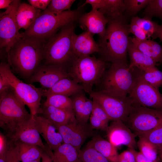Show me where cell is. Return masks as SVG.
<instances>
[{"label": "cell", "mask_w": 162, "mask_h": 162, "mask_svg": "<svg viewBox=\"0 0 162 162\" xmlns=\"http://www.w3.org/2000/svg\"><path fill=\"white\" fill-rule=\"evenodd\" d=\"M53 153V162H78L79 151L70 145L63 143Z\"/></svg>", "instance_id": "obj_30"}, {"label": "cell", "mask_w": 162, "mask_h": 162, "mask_svg": "<svg viewBox=\"0 0 162 162\" xmlns=\"http://www.w3.org/2000/svg\"><path fill=\"white\" fill-rule=\"evenodd\" d=\"M89 94L112 121H121L124 122L134 106L128 96H120L100 90L92 91Z\"/></svg>", "instance_id": "obj_9"}, {"label": "cell", "mask_w": 162, "mask_h": 162, "mask_svg": "<svg viewBox=\"0 0 162 162\" xmlns=\"http://www.w3.org/2000/svg\"><path fill=\"white\" fill-rule=\"evenodd\" d=\"M78 20L80 28L84 31L93 34H98L100 38L104 35L109 22V20L98 10H92L82 14Z\"/></svg>", "instance_id": "obj_18"}, {"label": "cell", "mask_w": 162, "mask_h": 162, "mask_svg": "<svg viewBox=\"0 0 162 162\" xmlns=\"http://www.w3.org/2000/svg\"><path fill=\"white\" fill-rule=\"evenodd\" d=\"M46 99L44 103L55 107L74 111L72 100L69 97L57 94H51L47 96Z\"/></svg>", "instance_id": "obj_32"}, {"label": "cell", "mask_w": 162, "mask_h": 162, "mask_svg": "<svg viewBox=\"0 0 162 162\" xmlns=\"http://www.w3.org/2000/svg\"><path fill=\"white\" fill-rule=\"evenodd\" d=\"M0 74L4 77L20 99L28 107L32 116L38 114L45 89L38 88L32 84L23 82L11 70L9 64L2 62L0 64Z\"/></svg>", "instance_id": "obj_8"}, {"label": "cell", "mask_w": 162, "mask_h": 162, "mask_svg": "<svg viewBox=\"0 0 162 162\" xmlns=\"http://www.w3.org/2000/svg\"><path fill=\"white\" fill-rule=\"evenodd\" d=\"M106 131L108 141L116 147L124 145L135 149L137 146L136 135L122 121H112Z\"/></svg>", "instance_id": "obj_16"}, {"label": "cell", "mask_w": 162, "mask_h": 162, "mask_svg": "<svg viewBox=\"0 0 162 162\" xmlns=\"http://www.w3.org/2000/svg\"><path fill=\"white\" fill-rule=\"evenodd\" d=\"M55 14L43 11L33 23L23 32L26 36L46 40L65 25L78 20L81 8Z\"/></svg>", "instance_id": "obj_6"}, {"label": "cell", "mask_w": 162, "mask_h": 162, "mask_svg": "<svg viewBox=\"0 0 162 162\" xmlns=\"http://www.w3.org/2000/svg\"><path fill=\"white\" fill-rule=\"evenodd\" d=\"M37 129L52 151L63 143L62 135L56 126L48 119L39 115L34 116Z\"/></svg>", "instance_id": "obj_17"}, {"label": "cell", "mask_w": 162, "mask_h": 162, "mask_svg": "<svg viewBox=\"0 0 162 162\" xmlns=\"http://www.w3.org/2000/svg\"><path fill=\"white\" fill-rule=\"evenodd\" d=\"M128 26L129 33L134 34L137 39L140 41H143L148 38L145 32L134 22L131 21Z\"/></svg>", "instance_id": "obj_40"}, {"label": "cell", "mask_w": 162, "mask_h": 162, "mask_svg": "<svg viewBox=\"0 0 162 162\" xmlns=\"http://www.w3.org/2000/svg\"><path fill=\"white\" fill-rule=\"evenodd\" d=\"M86 146L92 148L110 162H117L118 155L116 147L99 135H95Z\"/></svg>", "instance_id": "obj_25"}, {"label": "cell", "mask_w": 162, "mask_h": 162, "mask_svg": "<svg viewBox=\"0 0 162 162\" xmlns=\"http://www.w3.org/2000/svg\"><path fill=\"white\" fill-rule=\"evenodd\" d=\"M9 140L2 133H0V156L6 155L8 149Z\"/></svg>", "instance_id": "obj_42"}, {"label": "cell", "mask_w": 162, "mask_h": 162, "mask_svg": "<svg viewBox=\"0 0 162 162\" xmlns=\"http://www.w3.org/2000/svg\"><path fill=\"white\" fill-rule=\"evenodd\" d=\"M10 86L5 78L0 74V93L8 88Z\"/></svg>", "instance_id": "obj_47"}, {"label": "cell", "mask_w": 162, "mask_h": 162, "mask_svg": "<svg viewBox=\"0 0 162 162\" xmlns=\"http://www.w3.org/2000/svg\"><path fill=\"white\" fill-rule=\"evenodd\" d=\"M83 91L82 86L70 78H63L50 88L45 90L43 97L53 94L69 97Z\"/></svg>", "instance_id": "obj_24"}, {"label": "cell", "mask_w": 162, "mask_h": 162, "mask_svg": "<svg viewBox=\"0 0 162 162\" xmlns=\"http://www.w3.org/2000/svg\"><path fill=\"white\" fill-rule=\"evenodd\" d=\"M159 154V157L160 160L162 161V152L158 153Z\"/></svg>", "instance_id": "obj_52"}, {"label": "cell", "mask_w": 162, "mask_h": 162, "mask_svg": "<svg viewBox=\"0 0 162 162\" xmlns=\"http://www.w3.org/2000/svg\"><path fill=\"white\" fill-rule=\"evenodd\" d=\"M98 10L109 20L124 18L123 15L125 10L124 0H104L103 7Z\"/></svg>", "instance_id": "obj_28"}, {"label": "cell", "mask_w": 162, "mask_h": 162, "mask_svg": "<svg viewBox=\"0 0 162 162\" xmlns=\"http://www.w3.org/2000/svg\"><path fill=\"white\" fill-rule=\"evenodd\" d=\"M28 1L29 4L34 8L44 11L46 9L51 0H28Z\"/></svg>", "instance_id": "obj_43"}, {"label": "cell", "mask_w": 162, "mask_h": 162, "mask_svg": "<svg viewBox=\"0 0 162 162\" xmlns=\"http://www.w3.org/2000/svg\"><path fill=\"white\" fill-rule=\"evenodd\" d=\"M57 128L63 143L72 145L79 152L87 139L95 135L89 124L80 122L76 119Z\"/></svg>", "instance_id": "obj_13"}, {"label": "cell", "mask_w": 162, "mask_h": 162, "mask_svg": "<svg viewBox=\"0 0 162 162\" xmlns=\"http://www.w3.org/2000/svg\"><path fill=\"white\" fill-rule=\"evenodd\" d=\"M152 37L153 38H159L162 43V25L157 24L155 32Z\"/></svg>", "instance_id": "obj_48"}, {"label": "cell", "mask_w": 162, "mask_h": 162, "mask_svg": "<svg viewBox=\"0 0 162 162\" xmlns=\"http://www.w3.org/2000/svg\"><path fill=\"white\" fill-rule=\"evenodd\" d=\"M0 162H7L6 155L0 156Z\"/></svg>", "instance_id": "obj_51"}, {"label": "cell", "mask_w": 162, "mask_h": 162, "mask_svg": "<svg viewBox=\"0 0 162 162\" xmlns=\"http://www.w3.org/2000/svg\"><path fill=\"white\" fill-rule=\"evenodd\" d=\"M129 33L124 18L109 20L105 32L98 43L102 59L112 64H127Z\"/></svg>", "instance_id": "obj_2"}, {"label": "cell", "mask_w": 162, "mask_h": 162, "mask_svg": "<svg viewBox=\"0 0 162 162\" xmlns=\"http://www.w3.org/2000/svg\"><path fill=\"white\" fill-rule=\"evenodd\" d=\"M78 162H110L92 148L87 146L79 152Z\"/></svg>", "instance_id": "obj_33"}, {"label": "cell", "mask_w": 162, "mask_h": 162, "mask_svg": "<svg viewBox=\"0 0 162 162\" xmlns=\"http://www.w3.org/2000/svg\"><path fill=\"white\" fill-rule=\"evenodd\" d=\"M76 27L75 22L68 24L46 40L42 63L68 66L75 57L72 39Z\"/></svg>", "instance_id": "obj_4"}, {"label": "cell", "mask_w": 162, "mask_h": 162, "mask_svg": "<svg viewBox=\"0 0 162 162\" xmlns=\"http://www.w3.org/2000/svg\"><path fill=\"white\" fill-rule=\"evenodd\" d=\"M117 162H136L133 153L129 149L118 154Z\"/></svg>", "instance_id": "obj_41"}, {"label": "cell", "mask_w": 162, "mask_h": 162, "mask_svg": "<svg viewBox=\"0 0 162 162\" xmlns=\"http://www.w3.org/2000/svg\"><path fill=\"white\" fill-rule=\"evenodd\" d=\"M130 40L139 50L157 63H162V47L158 43L148 39L140 41L135 38H130Z\"/></svg>", "instance_id": "obj_26"}, {"label": "cell", "mask_w": 162, "mask_h": 162, "mask_svg": "<svg viewBox=\"0 0 162 162\" xmlns=\"http://www.w3.org/2000/svg\"><path fill=\"white\" fill-rule=\"evenodd\" d=\"M129 149L134 154L136 162H160L159 160L153 161L148 159L143 155L140 152L136 151L134 149L129 148Z\"/></svg>", "instance_id": "obj_46"}, {"label": "cell", "mask_w": 162, "mask_h": 162, "mask_svg": "<svg viewBox=\"0 0 162 162\" xmlns=\"http://www.w3.org/2000/svg\"><path fill=\"white\" fill-rule=\"evenodd\" d=\"M131 21L140 27L145 32L148 38L153 35L158 24L152 21L151 19L146 17L140 18L134 16L132 18Z\"/></svg>", "instance_id": "obj_37"}, {"label": "cell", "mask_w": 162, "mask_h": 162, "mask_svg": "<svg viewBox=\"0 0 162 162\" xmlns=\"http://www.w3.org/2000/svg\"><path fill=\"white\" fill-rule=\"evenodd\" d=\"M25 105L10 86L0 93V127L8 138L32 116Z\"/></svg>", "instance_id": "obj_3"}, {"label": "cell", "mask_w": 162, "mask_h": 162, "mask_svg": "<svg viewBox=\"0 0 162 162\" xmlns=\"http://www.w3.org/2000/svg\"><path fill=\"white\" fill-rule=\"evenodd\" d=\"M93 100V108L89 119V124L94 129L106 131L110 120L100 105Z\"/></svg>", "instance_id": "obj_29"}, {"label": "cell", "mask_w": 162, "mask_h": 162, "mask_svg": "<svg viewBox=\"0 0 162 162\" xmlns=\"http://www.w3.org/2000/svg\"><path fill=\"white\" fill-rule=\"evenodd\" d=\"M93 35L86 31H84L79 34H74L72 44L74 57L87 56L95 52H99V44L95 41Z\"/></svg>", "instance_id": "obj_19"}, {"label": "cell", "mask_w": 162, "mask_h": 162, "mask_svg": "<svg viewBox=\"0 0 162 162\" xmlns=\"http://www.w3.org/2000/svg\"><path fill=\"white\" fill-rule=\"evenodd\" d=\"M138 137L145 139L153 145L158 153L162 152V125Z\"/></svg>", "instance_id": "obj_35"}, {"label": "cell", "mask_w": 162, "mask_h": 162, "mask_svg": "<svg viewBox=\"0 0 162 162\" xmlns=\"http://www.w3.org/2000/svg\"><path fill=\"white\" fill-rule=\"evenodd\" d=\"M100 82L102 87L100 91L117 96L127 97L135 83L133 68H130L127 64L112 63Z\"/></svg>", "instance_id": "obj_7"}, {"label": "cell", "mask_w": 162, "mask_h": 162, "mask_svg": "<svg viewBox=\"0 0 162 162\" xmlns=\"http://www.w3.org/2000/svg\"><path fill=\"white\" fill-rule=\"evenodd\" d=\"M70 78L68 67L59 64H47L42 63L28 83L38 82L42 88L47 90L60 80Z\"/></svg>", "instance_id": "obj_14"}, {"label": "cell", "mask_w": 162, "mask_h": 162, "mask_svg": "<svg viewBox=\"0 0 162 162\" xmlns=\"http://www.w3.org/2000/svg\"><path fill=\"white\" fill-rule=\"evenodd\" d=\"M128 52L130 59L129 67L141 68L156 66L157 63L139 50L130 41L128 46Z\"/></svg>", "instance_id": "obj_27"}, {"label": "cell", "mask_w": 162, "mask_h": 162, "mask_svg": "<svg viewBox=\"0 0 162 162\" xmlns=\"http://www.w3.org/2000/svg\"><path fill=\"white\" fill-rule=\"evenodd\" d=\"M42 11L25 2L19 5L16 13V18L19 30H26L33 23Z\"/></svg>", "instance_id": "obj_23"}, {"label": "cell", "mask_w": 162, "mask_h": 162, "mask_svg": "<svg viewBox=\"0 0 162 162\" xmlns=\"http://www.w3.org/2000/svg\"><path fill=\"white\" fill-rule=\"evenodd\" d=\"M106 61L90 56L74 57L68 67L70 78L81 85L88 94L105 73Z\"/></svg>", "instance_id": "obj_5"}, {"label": "cell", "mask_w": 162, "mask_h": 162, "mask_svg": "<svg viewBox=\"0 0 162 162\" xmlns=\"http://www.w3.org/2000/svg\"><path fill=\"white\" fill-rule=\"evenodd\" d=\"M144 13L145 17L150 19L153 17L162 19V0H151Z\"/></svg>", "instance_id": "obj_38"}, {"label": "cell", "mask_w": 162, "mask_h": 162, "mask_svg": "<svg viewBox=\"0 0 162 162\" xmlns=\"http://www.w3.org/2000/svg\"><path fill=\"white\" fill-rule=\"evenodd\" d=\"M137 144L140 152L146 158L153 161L158 160V151L152 143L142 138L139 137Z\"/></svg>", "instance_id": "obj_34"}, {"label": "cell", "mask_w": 162, "mask_h": 162, "mask_svg": "<svg viewBox=\"0 0 162 162\" xmlns=\"http://www.w3.org/2000/svg\"><path fill=\"white\" fill-rule=\"evenodd\" d=\"M14 0H0V8L7 9L9 7Z\"/></svg>", "instance_id": "obj_49"}, {"label": "cell", "mask_w": 162, "mask_h": 162, "mask_svg": "<svg viewBox=\"0 0 162 162\" xmlns=\"http://www.w3.org/2000/svg\"><path fill=\"white\" fill-rule=\"evenodd\" d=\"M40 159H39L38 160H36L35 161H31L29 162H40Z\"/></svg>", "instance_id": "obj_53"}, {"label": "cell", "mask_w": 162, "mask_h": 162, "mask_svg": "<svg viewBox=\"0 0 162 162\" xmlns=\"http://www.w3.org/2000/svg\"><path fill=\"white\" fill-rule=\"evenodd\" d=\"M42 162H53L51 158L45 152H43L41 158Z\"/></svg>", "instance_id": "obj_50"}, {"label": "cell", "mask_w": 162, "mask_h": 162, "mask_svg": "<svg viewBox=\"0 0 162 162\" xmlns=\"http://www.w3.org/2000/svg\"><path fill=\"white\" fill-rule=\"evenodd\" d=\"M9 140L20 161L29 162L41 159L44 151L39 147L19 141Z\"/></svg>", "instance_id": "obj_22"}, {"label": "cell", "mask_w": 162, "mask_h": 162, "mask_svg": "<svg viewBox=\"0 0 162 162\" xmlns=\"http://www.w3.org/2000/svg\"><path fill=\"white\" fill-rule=\"evenodd\" d=\"M83 91L71 96L70 98L76 119L80 122L87 123L92 110L93 102L92 100L87 98Z\"/></svg>", "instance_id": "obj_21"}, {"label": "cell", "mask_w": 162, "mask_h": 162, "mask_svg": "<svg viewBox=\"0 0 162 162\" xmlns=\"http://www.w3.org/2000/svg\"><path fill=\"white\" fill-rule=\"evenodd\" d=\"M8 139L10 141H19L38 146L52 159L53 151L43 142L40 134L37 127L34 116H32L26 121L14 135L10 138Z\"/></svg>", "instance_id": "obj_15"}, {"label": "cell", "mask_w": 162, "mask_h": 162, "mask_svg": "<svg viewBox=\"0 0 162 162\" xmlns=\"http://www.w3.org/2000/svg\"><path fill=\"white\" fill-rule=\"evenodd\" d=\"M135 83L128 95L134 105L162 110V94L158 89L151 86L143 79L139 68H133Z\"/></svg>", "instance_id": "obj_11"}, {"label": "cell", "mask_w": 162, "mask_h": 162, "mask_svg": "<svg viewBox=\"0 0 162 162\" xmlns=\"http://www.w3.org/2000/svg\"><path fill=\"white\" fill-rule=\"evenodd\" d=\"M151 0H124L125 10L130 15L136 14L141 9L146 6Z\"/></svg>", "instance_id": "obj_39"}, {"label": "cell", "mask_w": 162, "mask_h": 162, "mask_svg": "<svg viewBox=\"0 0 162 162\" xmlns=\"http://www.w3.org/2000/svg\"><path fill=\"white\" fill-rule=\"evenodd\" d=\"M124 123L138 136L162 125V110L134 105Z\"/></svg>", "instance_id": "obj_10"}, {"label": "cell", "mask_w": 162, "mask_h": 162, "mask_svg": "<svg viewBox=\"0 0 162 162\" xmlns=\"http://www.w3.org/2000/svg\"><path fill=\"white\" fill-rule=\"evenodd\" d=\"M104 0H86L80 8H82L86 4H88L91 5L92 10H97L101 9L103 6Z\"/></svg>", "instance_id": "obj_44"}, {"label": "cell", "mask_w": 162, "mask_h": 162, "mask_svg": "<svg viewBox=\"0 0 162 162\" xmlns=\"http://www.w3.org/2000/svg\"><path fill=\"white\" fill-rule=\"evenodd\" d=\"M46 40L24 35L7 53V62L13 72L27 83L43 61Z\"/></svg>", "instance_id": "obj_1"}, {"label": "cell", "mask_w": 162, "mask_h": 162, "mask_svg": "<svg viewBox=\"0 0 162 162\" xmlns=\"http://www.w3.org/2000/svg\"><path fill=\"white\" fill-rule=\"evenodd\" d=\"M74 0H52L46 9L44 11L45 12L49 13L55 14H60L70 8Z\"/></svg>", "instance_id": "obj_36"}, {"label": "cell", "mask_w": 162, "mask_h": 162, "mask_svg": "<svg viewBox=\"0 0 162 162\" xmlns=\"http://www.w3.org/2000/svg\"><path fill=\"white\" fill-rule=\"evenodd\" d=\"M9 145L6 155L7 162H20L17 159V157L14 152L9 140Z\"/></svg>", "instance_id": "obj_45"}, {"label": "cell", "mask_w": 162, "mask_h": 162, "mask_svg": "<svg viewBox=\"0 0 162 162\" xmlns=\"http://www.w3.org/2000/svg\"><path fill=\"white\" fill-rule=\"evenodd\" d=\"M139 69L143 79L149 84L157 89L162 86V71L156 66L144 67Z\"/></svg>", "instance_id": "obj_31"}, {"label": "cell", "mask_w": 162, "mask_h": 162, "mask_svg": "<svg viewBox=\"0 0 162 162\" xmlns=\"http://www.w3.org/2000/svg\"><path fill=\"white\" fill-rule=\"evenodd\" d=\"M45 117L57 127L76 119L74 112L57 108L41 104L38 114Z\"/></svg>", "instance_id": "obj_20"}, {"label": "cell", "mask_w": 162, "mask_h": 162, "mask_svg": "<svg viewBox=\"0 0 162 162\" xmlns=\"http://www.w3.org/2000/svg\"><path fill=\"white\" fill-rule=\"evenodd\" d=\"M21 1L14 0L9 8L0 14V48L7 54L14 43L23 36L20 33L16 18L17 8Z\"/></svg>", "instance_id": "obj_12"}]
</instances>
